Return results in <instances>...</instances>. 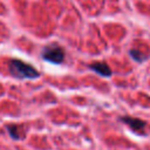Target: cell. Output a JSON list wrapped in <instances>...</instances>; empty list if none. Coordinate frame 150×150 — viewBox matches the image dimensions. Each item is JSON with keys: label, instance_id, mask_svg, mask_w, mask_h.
<instances>
[{"label": "cell", "instance_id": "obj_3", "mask_svg": "<svg viewBox=\"0 0 150 150\" xmlns=\"http://www.w3.org/2000/svg\"><path fill=\"white\" fill-rule=\"evenodd\" d=\"M121 121L125 124H128L132 130L135 131H141L143 130V128L145 127V122L139 120V118H135V117H129V116H124L121 117Z\"/></svg>", "mask_w": 150, "mask_h": 150}, {"label": "cell", "instance_id": "obj_6", "mask_svg": "<svg viewBox=\"0 0 150 150\" xmlns=\"http://www.w3.org/2000/svg\"><path fill=\"white\" fill-rule=\"evenodd\" d=\"M130 55H131V57L134 59V60H136V61H138V62H142L144 59H145V56H144V54H142L139 50H137V49H131L130 50Z\"/></svg>", "mask_w": 150, "mask_h": 150}, {"label": "cell", "instance_id": "obj_1", "mask_svg": "<svg viewBox=\"0 0 150 150\" xmlns=\"http://www.w3.org/2000/svg\"><path fill=\"white\" fill-rule=\"evenodd\" d=\"M8 69H9V73L18 79H36L40 75L39 71L32 64L16 59H13L9 61Z\"/></svg>", "mask_w": 150, "mask_h": 150}, {"label": "cell", "instance_id": "obj_5", "mask_svg": "<svg viewBox=\"0 0 150 150\" xmlns=\"http://www.w3.org/2000/svg\"><path fill=\"white\" fill-rule=\"evenodd\" d=\"M7 130H8V134H9L13 138H15V139L20 138V134H19V125L9 124V125H7Z\"/></svg>", "mask_w": 150, "mask_h": 150}, {"label": "cell", "instance_id": "obj_4", "mask_svg": "<svg viewBox=\"0 0 150 150\" xmlns=\"http://www.w3.org/2000/svg\"><path fill=\"white\" fill-rule=\"evenodd\" d=\"M89 68L94 71H96L97 74L102 75V76H110L111 75V69L109 68V66L105 62H94L91 64H89Z\"/></svg>", "mask_w": 150, "mask_h": 150}, {"label": "cell", "instance_id": "obj_2", "mask_svg": "<svg viewBox=\"0 0 150 150\" xmlns=\"http://www.w3.org/2000/svg\"><path fill=\"white\" fill-rule=\"evenodd\" d=\"M41 56L45 61H48L54 64H60L64 60V52L57 45H50L42 49Z\"/></svg>", "mask_w": 150, "mask_h": 150}]
</instances>
